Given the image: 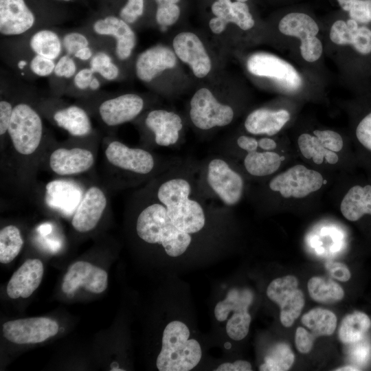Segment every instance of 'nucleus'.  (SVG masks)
I'll return each instance as SVG.
<instances>
[{
	"mask_svg": "<svg viewBox=\"0 0 371 371\" xmlns=\"http://www.w3.org/2000/svg\"><path fill=\"white\" fill-rule=\"evenodd\" d=\"M189 328L181 321L174 320L165 327L161 349L156 366L159 371H188L199 363L202 351L199 343L189 339Z\"/></svg>",
	"mask_w": 371,
	"mask_h": 371,
	"instance_id": "423d86ee",
	"label": "nucleus"
},
{
	"mask_svg": "<svg viewBox=\"0 0 371 371\" xmlns=\"http://www.w3.org/2000/svg\"><path fill=\"white\" fill-rule=\"evenodd\" d=\"M175 53L170 48L157 45L150 47L139 55L135 63L137 78L149 82L162 71L173 68L176 65Z\"/></svg>",
	"mask_w": 371,
	"mask_h": 371,
	"instance_id": "412c9836",
	"label": "nucleus"
},
{
	"mask_svg": "<svg viewBox=\"0 0 371 371\" xmlns=\"http://www.w3.org/2000/svg\"><path fill=\"white\" fill-rule=\"evenodd\" d=\"M294 360L295 356L290 347L286 344L280 343L267 352L260 370L286 371L291 368Z\"/></svg>",
	"mask_w": 371,
	"mask_h": 371,
	"instance_id": "72a5a7b5",
	"label": "nucleus"
},
{
	"mask_svg": "<svg viewBox=\"0 0 371 371\" xmlns=\"http://www.w3.org/2000/svg\"><path fill=\"white\" fill-rule=\"evenodd\" d=\"M323 146L333 152H339L344 146L341 136L335 131L331 130H315L313 131Z\"/></svg>",
	"mask_w": 371,
	"mask_h": 371,
	"instance_id": "c03bdc74",
	"label": "nucleus"
},
{
	"mask_svg": "<svg viewBox=\"0 0 371 371\" xmlns=\"http://www.w3.org/2000/svg\"><path fill=\"white\" fill-rule=\"evenodd\" d=\"M55 65L54 60L34 54L29 61V69L38 77H47L54 74Z\"/></svg>",
	"mask_w": 371,
	"mask_h": 371,
	"instance_id": "a19ab883",
	"label": "nucleus"
},
{
	"mask_svg": "<svg viewBox=\"0 0 371 371\" xmlns=\"http://www.w3.org/2000/svg\"><path fill=\"white\" fill-rule=\"evenodd\" d=\"M196 188L206 201L230 207L240 203L245 190V182L236 163L219 153L199 161Z\"/></svg>",
	"mask_w": 371,
	"mask_h": 371,
	"instance_id": "20e7f679",
	"label": "nucleus"
},
{
	"mask_svg": "<svg viewBox=\"0 0 371 371\" xmlns=\"http://www.w3.org/2000/svg\"><path fill=\"white\" fill-rule=\"evenodd\" d=\"M356 136L366 148L371 150V112L366 115L357 125Z\"/></svg>",
	"mask_w": 371,
	"mask_h": 371,
	"instance_id": "de8ad7c7",
	"label": "nucleus"
},
{
	"mask_svg": "<svg viewBox=\"0 0 371 371\" xmlns=\"http://www.w3.org/2000/svg\"><path fill=\"white\" fill-rule=\"evenodd\" d=\"M180 16V8L177 3H162L157 5L155 19L159 25L166 27L175 24Z\"/></svg>",
	"mask_w": 371,
	"mask_h": 371,
	"instance_id": "58836bf2",
	"label": "nucleus"
},
{
	"mask_svg": "<svg viewBox=\"0 0 371 371\" xmlns=\"http://www.w3.org/2000/svg\"><path fill=\"white\" fill-rule=\"evenodd\" d=\"M325 267L333 278L341 282H346L351 277L348 268L343 263L328 262Z\"/></svg>",
	"mask_w": 371,
	"mask_h": 371,
	"instance_id": "3c124183",
	"label": "nucleus"
},
{
	"mask_svg": "<svg viewBox=\"0 0 371 371\" xmlns=\"http://www.w3.org/2000/svg\"><path fill=\"white\" fill-rule=\"evenodd\" d=\"M36 22L25 0H0V33L18 36L30 30Z\"/></svg>",
	"mask_w": 371,
	"mask_h": 371,
	"instance_id": "aec40b11",
	"label": "nucleus"
},
{
	"mask_svg": "<svg viewBox=\"0 0 371 371\" xmlns=\"http://www.w3.org/2000/svg\"><path fill=\"white\" fill-rule=\"evenodd\" d=\"M107 273L102 269L85 261H77L69 266L62 284V290L73 294L82 286L89 292L100 293L107 287Z\"/></svg>",
	"mask_w": 371,
	"mask_h": 371,
	"instance_id": "dca6fc26",
	"label": "nucleus"
},
{
	"mask_svg": "<svg viewBox=\"0 0 371 371\" xmlns=\"http://www.w3.org/2000/svg\"><path fill=\"white\" fill-rule=\"evenodd\" d=\"M93 136L73 137L63 143L52 142L45 151L41 166L58 177L87 173L93 169L97 159L99 146Z\"/></svg>",
	"mask_w": 371,
	"mask_h": 371,
	"instance_id": "39448f33",
	"label": "nucleus"
},
{
	"mask_svg": "<svg viewBox=\"0 0 371 371\" xmlns=\"http://www.w3.org/2000/svg\"><path fill=\"white\" fill-rule=\"evenodd\" d=\"M323 183L324 178L319 172L297 164L273 177L268 188L286 199H302L319 190Z\"/></svg>",
	"mask_w": 371,
	"mask_h": 371,
	"instance_id": "1a4fd4ad",
	"label": "nucleus"
},
{
	"mask_svg": "<svg viewBox=\"0 0 371 371\" xmlns=\"http://www.w3.org/2000/svg\"><path fill=\"white\" fill-rule=\"evenodd\" d=\"M215 16L209 22L211 31L216 34L222 33L227 24H236L243 30H248L254 25V18L245 2L231 0H216L211 6Z\"/></svg>",
	"mask_w": 371,
	"mask_h": 371,
	"instance_id": "a211bd4d",
	"label": "nucleus"
},
{
	"mask_svg": "<svg viewBox=\"0 0 371 371\" xmlns=\"http://www.w3.org/2000/svg\"><path fill=\"white\" fill-rule=\"evenodd\" d=\"M251 320L247 311H234L226 324L227 335L236 341L243 339L248 334Z\"/></svg>",
	"mask_w": 371,
	"mask_h": 371,
	"instance_id": "4c0bfd02",
	"label": "nucleus"
},
{
	"mask_svg": "<svg viewBox=\"0 0 371 371\" xmlns=\"http://www.w3.org/2000/svg\"><path fill=\"white\" fill-rule=\"evenodd\" d=\"M258 144L261 151H272L277 147L276 141L268 137L258 139Z\"/></svg>",
	"mask_w": 371,
	"mask_h": 371,
	"instance_id": "864d4df0",
	"label": "nucleus"
},
{
	"mask_svg": "<svg viewBox=\"0 0 371 371\" xmlns=\"http://www.w3.org/2000/svg\"><path fill=\"white\" fill-rule=\"evenodd\" d=\"M102 146L105 183L114 190L142 186L183 159L130 146L111 137H105Z\"/></svg>",
	"mask_w": 371,
	"mask_h": 371,
	"instance_id": "f03ea898",
	"label": "nucleus"
},
{
	"mask_svg": "<svg viewBox=\"0 0 371 371\" xmlns=\"http://www.w3.org/2000/svg\"><path fill=\"white\" fill-rule=\"evenodd\" d=\"M55 1H63V2H69L72 0H55Z\"/></svg>",
	"mask_w": 371,
	"mask_h": 371,
	"instance_id": "052dcab7",
	"label": "nucleus"
},
{
	"mask_svg": "<svg viewBox=\"0 0 371 371\" xmlns=\"http://www.w3.org/2000/svg\"><path fill=\"white\" fill-rule=\"evenodd\" d=\"M289 119L290 114L286 110L260 108L251 111L247 116L244 127L251 135L273 136L282 128Z\"/></svg>",
	"mask_w": 371,
	"mask_h": 371,
	"instance_id": "b1692460",
	"label": "nucleus"
},
{
	"mask_svg": "<svg viewBox=\"0 0 371 371\" xmlns=\"http://www.w3.org/2000/svg\"><path fill=\"white\" fill-rule=\"evenodd\" d=\"M128 203L136 215L135 233L144 243L161 246L172 258L182 256L192 245L195 236L179 230L171 223L165 206L146 185L135 190Z\"/></svg>",
	"mask_w": 371,
	"mask_h": 371,
	"instance_id": "7ed1b4c3",
	"label": "nucleus"
},
{
	"mask_svg": "<svg viewBox=\"0 0 371 371\" xmlns=\"http://www.w3.org/2000/svg\"><path fill=\"white\" fill-rule=\"evenodd\" d=\"M176 56L192 69L195 76H206L211 70L212 63L199 38L194 33L184 32L178 34L172 42Z\"/></svg>",
	"mask_w": 371,
	"mask_h": 371,
	"instance_id": "f3484780",
	"label": "nucleus"
},
{
	"mask_svg": "<svg viewBox=\"0 0 371 371\" xmlns=\"http://www.w3.org/2000/svg\"><path fill=\"white\" fill-rule=\"evenodd\" d=\"M29 45L34 54L54 60L61 56L63 50L62 39L56 32L49 29L36 32L31 36Z\"/></svg>",
	"mask_w": 371,
	"mask_h": 371,
	"instance_id": "bb28decb",
	"label": "nucleus"
},
{
	"mask_svg": "<svg viewBox=\"0 0 371 371\" xmlns=\"http://www.w3.org/2000/svg\"><path fill=\"white\" fill-rule=\"evenodd\" d=\"M307 286L311 298L320 303H333L344 296L341 286L331 279L314 276L308 280Z\"/></svg>",
	"mask_w": 371,
	"mask_h": 371,
	"instance_id": "2f4dec72",
	"label": "nucleus"
},
{
	"mask_svg": "<svg viewBox=\"0 0 371 371\" xmlns=\"http://www.w3.org/2000/svg\"><path fill=\"white\" fill-rule=\"evenodd\" d=\"M55 124L72 137L82 138L93 135V126L87 111L80 106L70 104L57 109L52 115Z\"/></svg>",
	"mask_w": 371,
	"mask_h": 371,
	"instance_id": "5701e85b",
	"label": "nucleus"
},
{
	"mask_svg": "<svg viewBox=\"0 0 371 371\" xmlns=\"http://www.w3.org/2000/svg\"><path fill=\"white\" fill-rule=\"evenodd\" d=\"M77 65L74 58L67 54L61 55L56 62L54 74L60 78H74L77 72Z\"/></svg>",
	"mask_w": 371,
	"mask_h": 371,
	"instance_id": "37998d69",
	"label": "nucleus"
},
{
	"mask_svg": "<svg viewBox=\"0 0 371 371\" xmlns=\"http://www.w3.org/2000/svg\"><path fill=\"white\" fill-rule=\"evenodd\" d=\"M302 323L316 336H329L337 327V317L332 311L321 308L311 309L305 313Z\"/></svg>",
	"mask_w": 371,
	"mask_h": 371,
	"instance_id": "c756f323",
	"label": "nucleus"
},
{
	"mask_svg": "<svg viewBox=\"0 0 371 371\" xmlns=\"http://www.w3.org/2000/svg\"><path fill=\"white\" fill-rule=\"evenodd\" d=\"M145 133L141 146L153 150L159 148H177L183 141L184 124L177 113L163 109L148 111L144 119Z\"/></svg>",
	"mask_w": 371,
	"mask_h": 371,
	"instance_id": "0eeeda50",
	"label": "nucleus"
},
{
	"mask_svg": "<svg viewBox=\"0 0 371 371\" xmlns=\"http://www.w3.org/2000/svg\"><path fill=\"white\" fill-rule=\"evenodd\" d=\"M371 326L369 317L362 312L356 311L346 315L340 324L338 336L344 344H354L361 341Z\"/></svg>",
	"mask_w": 371,
	"mask_h": 371,
	"instance_id": "cd10ccee",
	"label": "nucleus"
},
{
	"mask_svg": "<svg viewBox=\"0 0 371 371\" xmlns=\"http://www.w3.org/2000/svg\"><path fill=\"white\" fill-rule=\"evenodd\" d=\"M93 52L91 47L89 46L85 47L78 50L74 56V58L79 59L82 61L90 60L93 56Z\"/></svg>",
	"mask_w": 371,
	"mask_h": 371,
	"instance_id": "5fc2aeb1",
	"label": "nucleus"
},
{
	"mask_svg": "<svg viewBox=\"0 0 371 371\" xmlns=\"http://www.w3.org/2000/svg\"><path fill=\"white\" fill-rule=\"evenodd\" d=\"M267 297L280 307V319L285 327H290L301 314L305 300L298 289L297 279L291 275L278 278L269 284Z\"/></svg>",
	"mask_w": 371,
	"mask_h": 371,
	"instance_id": "f8f14e48",
	"label": "nucleus"
},
{
	"mask_svg": "<svg viewBox=\"0 0 371 371\" xmlns=\"http://www.w3.org/2000/svg\"><path fill=\"white\" fill-rule=\"evenodd\" d=\"M216 371H251V365L249 362L243 360H238L233 363H223L219 365Z\"/></svg>",
	"mask_w": 371,
	"mask_h": 371,
	"instance_id": "603ef678",
	"label": "nucleus"
},
{
	"mask_svg": "<svg viewBox=\"0 0 371 371\" xmlns=\"http://www.w3.org/2000/svg\"><path fill=\"white\" fill-rule=\"evenodd\" d=\"M93 32L100 36L115 39V54L118 59H128L136 45V36L129 24L120 16L107 15L97 19L92 25Z\"/></svg>",
	"mask_w": 371,
	"mask_h": 371,
	"instance_id": "6ab92c4d",
	"label": "nucleus"
},
{
	"mask_svg": "<svg viewBox=\"0 0 371 371\" xmlns=\"http://www.w3.org/2000/svg\"><path fill=\"white\" fill-rule=\"evenodd\" d=\"M253 300L252 293L246 289H232L223 301L214 308V316L218 322L225 321L234 311H247Z\"/></svg>",
	"mask_w": 371,
	"mask_h": 371,
	"instance_id": "c85d7f7f",
	"label": "nucleus"
},
{
	"mask_svg": "<svg viewBox=\"0 0 371 371\" xmlns=\"http://www.w3.org/2000/svg\"><path fill=\"white\" fill-rule=\"evenodd\" d=\"M89 67L95 74L109 81L115 80L120 74V69L113 63L111 56L103 51L93 54L89 60Z\"/></svg>",
	"mask_w": 371,
	"mask_h": 371,
	"instance_id": "f704fd0d",
	"label": "nucleus"
},
{
	"mask_svg": "<svg viewBox=\"0 0 371 371\" xmlns=\"http://www.w3.org/2000/svg\"><path fill=\"white\" fill-rule=\"evenodd\" d=\"M43 271V265L39 259L27 260L9 280L8 295L12 299L30 297L40 285Z\"/></svg>",
	"mask_w": 371,
	"mask_h": 371,
	"instance_id": "4be33fe9",
	"label": "nucleus"
},
{
	"mask_svg": "<svg viewBox=\"0 0 371 371\" xmlns=\"http://www.w3.org/2000/svg\"><path fill=\"white\" fill-rule=\"evenodd\" d=\"M282 157L272 151H255L245 154L242 167L249 175L261 178L275 173L280 168Z\"/></svg>",
	"mask_w": 371,
	"mask_h": 371,
	"instance_id": "a878e982",
	"label": "nucleus"
},
{
	"mask_svg": "<svg viewBox=\"0 0 371 371\" xmlns=\"http://www.w3.org/2000/svg\"><path fill=\"white\" fill-rule=\"evenodd\" d=\"M247 67L253 75L270 78L286 91H297L302 85V77L290 63L269 53L252 54L247 61Z\"/></svg>",
	"mask_w": 371,
	"mask_h": 371,
	"instance_id": "9b49d317",
	"label": "nucleus"
},
{
	"mask_svg": "<svg viewBox=\"0 0 371 371\" xmlns=\"http://www.w3.org/2000/svg\"><path fill=\"white\" fill-rule=\"evenodd\" d=\"M235 1H240V2H247L249 0H235Z\"/></svg>",
	"mask_w": 371,
	"mask_h": 371,
	"instance_id": "680f3d73",
	"label": "nucleus"
},
{
	"mask_svg": "<svg viewBox=\"0 0 371 371\" xmlns=\"http://www.w3.org/2000/svg\"><path fill=\"white\" fill-rule=\"evenodd\" d=\"M65 54L74 56L80 49L89 46V41L86 35L79 32H70L62 38Z\"/></svg>",
	"mask_w": 371,
	"mask_h": 371,
	"instance_id": "ea45409f",
	"label": "nucleus"
},
{
	"mask_svg": "<svg viewBox=\"0 0 371 371\" xmlns=\"http://www.w3.org/2000/svg\"><path fill=\"white\" fill-rule=\"evenodd\" d=\"M58 332L57 322L43 317L11 320L3 325L4 337L16 344L40 343Z\"/></svg>",
	"mask_w": 371,
	"mask_h": 371,
	"instance_id": "4468645a",
	"label": "nucleus"
},
{
	"mask_svg": "<svg viewBox=\"0 0 371 371\" xmlns=\"http://www.w3.org/2000/svg\"><path fill=\"white\" fill-rule=\"evenodd\" d=\"M188 115L197 130L206 132L230 124L235 112L231 105L218 100L210 89L201 88L190 100Z\"/></svg>",
	"mask_w": 371,
	"mask_h": 371,
	"instance_id": "6e6552de",
	"label": "nucleus"
},
{
	"mask_svg": "<svg viewBox=\"0 0 371 371\" xmlns=\"http://www.w3.org/2000/svg\"><path fill=\"white\" fill-rule=\"evenodd\" d=\"M18 69L21 71V75L23 74V71L26 69V67H29V62L26 59H21L19 60L16 63Z\"/></svg>",
	"mask_w": 371,
	"mask_h": 371,
	"instance_id": "6e6d98bb",
	"label": "nucleus"
},
{
	"mask_svg": "<svg viewBox=\"0 0 371 371\" xmlns=\"http://www.w3.org/2000/svg\"><path fill=\"white\" fill-rule=\"evenodd\" d=\"M144 10V0H127L120 10L119 16L128 24H131L143 14Z\"/></svg>",
	"mask_w": 371,
	"mask_h": 371,
	"instance_id": "a18cd8bd",
	"label": "nucleus"
},
{
	"mask_svg": "<svg viewBox=\"0 0 371 371\" xmlns=\"http://www.w3.org/2000/svg\"><path fill=\"white\" fill-rule=\"evenodd\" d=\"M340 210L350 221H358L365 214L371 215V186L352 187L343 198Z\"/></svg>",
	"mask_w": 371,
	"mask_h": 371,
	"instance_id": "393cba45",
	"label": "nucleus"
},
{
	"mask_svg": "<svg viewBox=\"0 0 371 371\" xmlns=\"http://www.w3.org/2000/svg\"><path fill=\"white\" fill-rule=\"evenodd\" d=\"M23 239L20 229L14 225L4 226L0 230V262H11L20 253Z\"/></svg>",
	"mask_w": 371,
	"mask_h": 371,
	"instance_id": "473e14b6",
	"label": "nucleus"
},
{
	"mask_svg": "<svg viewBox=\"0 0 371 371\" xmlns=\"http://www.w3.org/2000/svg\"><path fill=\"white\" fill-rule=\"evenodd\" d=\"M14 106L11 102L5 99L0 101V135L1 146L6 139L10 122L12 115Z\"/></svg>",
	"mask_w": 371,
	"mask_h": 371,
	"instance_id": "49530a36",
	"label": "nucleus"
},
{
	"mask_svg": "<svg viewBox=\"0 0 371 371\" xmlns=\"http://www.w3.org/2000/svg\"><path fill=\"white\" fill-rule=\"evenodd\" d=\"M101 87V82L99 79L95 76L91 82L89 89L91 91H97Z\"/></svg>",
	"mask_w": 371,
	"mask_h": 371,
	"instance_id": "4d7b16f0",
	"label": "nucleus"
},
{
	"mask_svg": "<svg viewBox=\"0 0 371 371\" xmlns=\"http://www.w3.org/2000/svg\"><path fill=\"white\" fill-rule=\"evenodd\" d=\"M145 104L140 95L125 93L101 102L98 115L105 126L116 127L136 119L143 112Z\"/></svg>",
	"mask_w": 371,
	"mask_h": 371,
	"instance_id": "2eb2a0df",
	"label": "nucleus"
},
{
	"mask_svg": "<svg viewBox=\"0 0 371 371\" xmlns=\"http://www.w3.org/2000/svg\"><path fill=\"white\" fill-rule=\"evenodd\" d=\"M155 1L157 5V4L168 3H177L180 0H155Z\"/></svg>",
	"mask_w": 371,
	"mask_h": 371,
	"instance_id": "bf43d9fd",
	"label": "nucleus"
},
{
	"mask_svg": "<svg viewBox=\"0 0 371 371\" xmlns=\"http://www.w3.org/2000/svg\"><path fill=\"white\" fill-rule=\"evenodd\" d=\"M52 142L46 140L38 111L30 103H16L1 152L8 150L12 170L19 187H31Z\"/></svg>",
	"mask_w": 371,
	"mask_h": 371,
	"instance_id": "f257e3e1",
	"label": "nucleus"
},
{
	"mask_svg": "<svg viewBox=\"0 0 371 371\" xmlns=\"http://www.w3.org/2000/svg\"><path fill=\"white\" fill-rule=\"evenodd\" d=\"M297 144L302 155L306 159H312L317 164H322L324 159L330 164L339 161L337 154L326 148L315 135L303 133L298 137Z\"/></svg>",
	"mask_w": 371,
	"mask_h": 371,
	"instance_id": "7c9ffc66",
	"label": "nucleus"
},
{
	"mask_svg": "<svg viewBox=\"0 0 371 371\" xmlns=\"http://www.w3.org/2000/svg\"><path fill=\"white\" fill-rule=\"evenodd\" d=\"M359 23L350 19L347 21L343 20L336 21L332 25L330 31L331 41L337 45H352L356 32Z\"/></svg>",
	"mask_w": 371,
	"mask_h": 371,
	"instance_id": "e433bc0d",
	"label": "nucleus"
},
{
	"mask_svg": "<svg viewBox=\"0 0 371 371\" xmlns=\"http://www.w3.org/2000/svg\"><path fill=\"white\" fill-rule=\"evenodd\" d=\"M107 192L101 186H89L78 203L71 219L73 228L79 233L94 229L107 210Z\"/></svg>",
	"mask_w": 371,
	"mask_h": 371,
	"instance_id": "ddd939ff",
	"label": "nucleus"
},
{
	"mask_svg": "<svg viewBox=\"0 0 371 371\" xmlns=\"http://www.w3.org/2000/svg\"><path fill=\"white\" fill-rule=\"evenodd\" d=\"M350 19L361 25L371 23V0H337Z\"/></svg>",
	"mask_w": 371,
	"mask_h": 371,
	"instance_id": "c9c22d12",
	"label": "nucleus"
},
{
	"mask_svg": "<svg viewBox=\"0 0 371 371\" xmlns=\"http://www.w3.org/2000/svg\"><path fill=\"white\" fill-rule=\"evenodd\" d=\"M356 371V370H360L359 368L356 367H353L351 366H347L344 367H341L337 369H335V371Z\"/></svg>",
	"mask_w": 371,
	"mask_h": 371,
	"instance_id": "13d9d810",
	"label": "nucleus"
},
{
	"mask_svg": "<svg viewBox=\"0 0 371 371\" xmlns=\"http://www.w3.org/2000/svg\"><path fill=\"white\" fill-rule=\"evenodd\" d=\"M278 28L283 34L300 40V53L305 60L313 63L319 58L323 47L316 37L319 27L309 15L302 12L289 13L280 20Z\"/></svg>",
	"mask_w": 371,
	"mask_h": 371,
	"instance_id": "9d476101",
	"label": "nucleus"
},
{
	"mask_svg": "<svg viewBox=\"0 0 371 371\" xmlns=\"http://www.w3.org/2000/svg\"><path fill=\"white\" fill-rule=\"evenodd\" d=\"M95 74L89 67L80 69L73 78L74 86L80 91L89 89Z\"/></svg>",
	"mask_w": 371,
	"mask_h": 371,
	"instance_id": "8fccbe9b",
	"label": "nucleus"
},
{
	"mask_svg": "<svg viewBox=\"0 0 371 371\" xmlns=\"http://www.w3.org/2000/svg\"><path fill=\"white\" fill-rule=\"evenodd\" d=\"M313 335L302 327L296 329L295 344L297 350L302 353H308L313 348Z\"/></svg>",
	"mask_w": 371,
	"mask_h": 371,
	"instance_id": "09e8293b",
	"label": "nucleus"
},
{
	"mask_svg": "<svg viewBox=\"0 0 371 371\" xmlns=\"http://www.w3.org/2000/svg\"><path fill=\"white\" fill-rule=\"evenodd\" d=\"M352 47L359 54L367 56L371 54V30L366 25H360L355 33Z\"/></svg>",
	"mask_w": 371,
	"mask_h": 371,
	"instance_id": "79ce46f5",
	"label": "nucleus"
}]
</instances>
